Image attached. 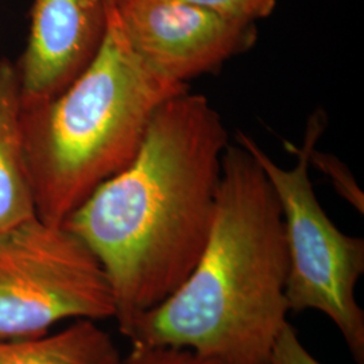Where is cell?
<instances>
[{
  "mask_svg": "<svg viewBox=\"0 0 364 364\" xmlns=\"http://www.w3.org/2000/svg\"><path fill=\"white\" fill-rule=\"evenodd\" d=\"M189 91L151 70L131 49L109 11L102 48L55 96L22 103L21 127L36 213L53 225L127 168L156 109Z\"/></svg>",
  "mask_w": 364,
  "mask_h": 364,
  "instance_id": "3",
  "label": "cell"
},
{
  "mask_svg": "<svg viewBox=\"0 0 364 364\" xmlns=\"http://www.w3.org/2000/svg\"><path fill=\"white\" fill-rule=\"evenodd\" d=\"M109 333L93 320L33 338H0V364H122Z\"/></svg>",
  "mask_w": 364,
  "mask_h": 364,
  "instance_id": "9",
  "label": "cell"
},
{
  "mask_svg": "<svg viewBox=\"0 0 364 364\" xmlns=\"http://www.w3.org/2000/svg\"><path fill=\"white\" fill-rule=\"evenodd\" d=\"M287 275L278 197L255 158L230 144L203 255L180 287L138 320L129 340L186 348L219 364H269L287 323Z\"/></svg>",
  "mask_w": 364,
  "mask_h": 364,
  "instance_id": "2",
  "label": "cell"
},
{
  "mask_svg": "<svg viewBox=\"0 0 364 364\" xmlns=\"http://www.w3.org/2000/svg\"><path fill=\"white\" fill-rule=\"evenodd\" d=\"M111 13L129 42L151 70L188 84L250 50L255 25L240 23L185 0H109Z\"/></svg>",
  "mask_w": 364,
  "mask_h": 364,
  "instance_id": "6",
  "label": "cell"
},
{
  "mask_svg": "<svg viewBox=\"0 0 364 364\" xmlns=\"http://www.w3.org/2000/svg\"><path fill=\"white\" fill-rule=\"evenodd\" d=\"M311 165L321 170L331 180L335 191L341 196L351 207L360 215L364 213V195L360 191L351 170L348 169L338 158L313 150L311 156Z\"/></svg>",
  "mask_w": 364,
  "mask_h": 364,
  "instance_id": "10",
  "label": "cell"
},
{
  "mask_svg": "<svg viewBox=\"0 0 364 364\" xmlns=\"http://www.w3.org/2000/svg\"><path fill=\"white\" fill-rule=\"evenodd\" d=\"M228 144L207 96H174L156 109L130 165L64 221L102 264L123 336L180 287L203 255Z\"/></svg>",
  "mask_w": 364,
  "mask_h": 364,
  "instance_id": "1",
  "label": "cell"
},
{
  "mask_svg": "<svg viewBox=\"0 0 364 364\" xmlns=\"http://www.w3.org/2000/svg\"><path fill=\"white\" fill-rule=\"evenodd\" d=\"M269 364H323L301 343L297 331L287 321L274 341Z\"/></svg>",
  "mask_w": 364,
  "mask_h": 364,
  "instance_id": "13",
  "label": "cell"
},
{
  "mask_svg": "<svg viewBox=\"0 0 364 364\" xmlns=\"http://www.w3.org/2000/svg\"><path fill=\"white\" fill-rule=\"evenodd\" d=\"M114 317L102 264L65 227L34 216L0 231V338L45 335L64 320Z\"/></svg>",
  "mask_w": 364,
  "mask_h": 364,
  "instance_id": "5",
  "label": "cell"
},
{
  "mask_svg": "<svg viewBox=\"0 0 364 364\" xmlns=\"http://www.w3.org/2000/svg\"><path fill=\"white\" fill-rule=\"evenodd\" d=\"M122 364H219L186 348L169 346L132 344L130 353Z\"/></svg>",
  "mask_w": 364,
  "mask_h": 364,
  "instance_id": "12",
  "label": "cell"
},
{
  "mask_svg": "<svg viewBox=\"0 0 364 364\" xmlns=\"http://www.w3.org/2000/svg\"><path fill=\"white\" fill-rule=\"evenodd\" d=\"M240 23L255 25L272 13L278 0H185Z\"/></svg>",
  "mask_w": 364,
  "mask_h": 364,
  "instance_id": "11",
  "label": "cell"
},
{
  "mask_svg": "<svg viewBox=\"0 0 364 364\" xmlns=\"http://www.w3.org/2000/svg\"><path fill=\"white\" fill-rule=\"evenodd\" d=\"M326 126V112H313L302 144L293 149L297 162L290 169L277 165L243 132L236 134V144L259 164L282 209L289 312L323 313L338 328L355 363L364 364V312L355 294L364 273V240L341 232L329 219L309 176L311 156Z\"/></svg>",
  "mask_w": 364,
  "mask_h": 364,
  "instance_id": "4",
  "label": "cell"
},
{
  "mask_svg": "<svg viewBox=\"0 0 364 364\" xmlns=\"http://www.w3.org/2000/svg\"><path fill=\"white\" fill-rule=\"evenodd\" d=\"M109 0H34L26 49L18 61L22 103L64 91L100 50Z\"/></svg>",
  "mask_w": 364,
  "mask_h": 364,
  "instance_id": "7",
  "label": "cell"
},
{
  "mask_svg": "<svg viewBox=\"0 0 364 364\" xmlns=\"http://www.w3.org/2000/svg\"><path fill=\"white\" fill-rule=\"evenodd\" d=\"M21 108L16 66L3 58L0 60V231L37 216L23 154Z\"/></svg>",
  "mask_w": 364,
  "mask_h": 364,
  "instance_id": "8",
  "label": "cell"
}]
</instances>
